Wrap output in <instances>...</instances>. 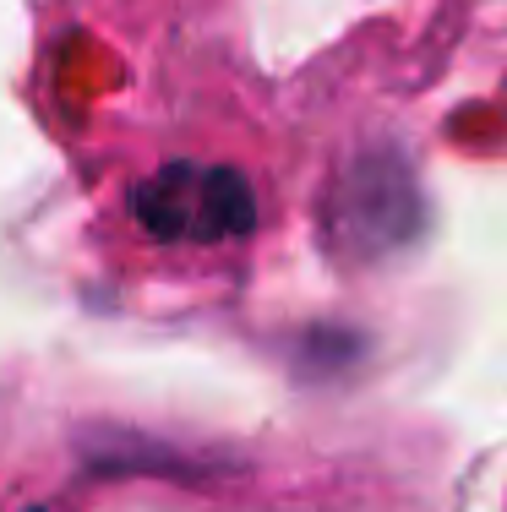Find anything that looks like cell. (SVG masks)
Masks as SVG:
<instances>
[{
	"label": "cell",
	"instance_id": "1",
	"mask_svg": "<svg viewBox=\"0 0 507 512\" xmlns=\"http://www.w3.org/2000/svg\"><path fill=\"white\" fill-rule=\"evenodd\" d=\"M131 213L153 240L169 246H219L240 240L257 224L251 180L229 164H164L153 180H142Z\"/></svg>",
	"mask_w": 507,
	"mask_h": 512
},
{
	"label": "cell",
	"instance_id": "2",
	"mask_svg": "<svg viewBox=\"0 0 507 512\" xmlns=\"http://www.w3.org/2000/svg\"><path fill=\"white\" fill-rule=\"evenodd\" d=\"M415 229V186L398 158H360L333 202V235L355 251H382Z\"/></svg>",
	"mask_w": 507,
	"mask_h": 512
}]
</instances>
